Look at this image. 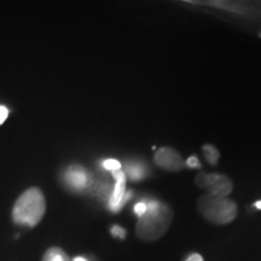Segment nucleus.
I'll list each match as a JSON object with an SVG mask.
<instances>
[{"label":"nucleus","instance_id":"obj_1","mask_svg":"<svg viewBox=\"0 0 261 261\" xmlns=\"http://www.w3.org/2000/svg\"><path fill=\"white\" fill-rule=\"evenodd\" d=\"M146 212L137 223V236L145 242L159 240L168 231L173 220V211L168 204L158 200H144Z\"/></svg>","mask_w":261,"mask_h":261},{"label":"nucleus","instance_id":"obj_2","mask_svg":"<svg viewBox=\"0 0 261 261\" xmlns=\"http://www.w3.org/2000/svg\"><path fill=\"white\" fill-rule=\"evenodd\" d=\"M46 211V201L40 189H27L16 201L12 219L22 226L34 227L40 223Z\"/></svg>","mask_w":261,"mask_h":261},{"label":"nucleus","instance_id":"obj_3","mask_svg":"<svg viewBox=\"0 0 261 261\" xmlns=\"http://www.w3.org/2000/svg\"><path fill=\"white\" fill-rule=\"evenodd\" d=\"M200 213L214 224H228L237 217V205L232 200L205 194L197 201Z\"/></svg>","mask_w":261,"mask_h":261},{"label":"nucleus","instance_id":"obj_4","mask_svg":"<svg viewBox=\"0 0 261 261\" xmlns=\"http://www.w3.org/2000/svg\"><path fill=\"white\" fill-rule=\"evenodd\" d=\"M195 182L198 188L204 189L208 195L219 196V197H226L233 189L230 178L217 173H198L195 178Z\"/></svg>","mask_w":261,"mask_h":261},{"label":"nucleus","instance_id":"obj_5","mask_svg":"<svg viewBox=\"0 0 261 261\" xmlns=\"http://www.w3.org/2000/svg\"><path fill=\"white\" fill-rule=\"evenodd\" d=\"M113 177L115 179V187H114L112 194H110L109 200H108V208L113 213H117L123 208L127 202L132 197L133 191L126 192V175L122 169L113 172Z\"/></svg>","mask_w":261,"mask_h":261},{"label":"nucleus","instance_id":"obj_6","mask_svg":"<svg viewBox=\"0 0 261 261\" xmlns=\"http://www.w3.org/2000/svg\"><path fill=\"white\" fill-rule=\"evenodd\" d=\"M154 160L156 165L166 171L179 172L185 167V161L179 152L171 148H161L155 152Z\"/></svg>","mask_w":261,"mask_h":261},{"label":"nucleus","instance_id":"obj_7","mask_svg":"<svg viewBox=\"0 0 261 261\" xmlns=\"http://www.w3.org/2000/svg\"><path fill=\"white\" fill-rule=\"evenodd\" d=\"M64 180L73 190H84L90 184V174L86 169L80 166H71L64 174Z\"/></svg>","mask_w":261,"mask_h":261},{"label":"nucleus","instance_id":"obj_8","mask_svg":"<svg viewBox=\"0 0 261 261\" xmlns=\"http://www.w3.org/2000/svg\"><path fill=\"white\" fill-rule=\"evenodd\" d=\"M125 175H127L128 179L133 181L143 180V179L146 178V175H148V171H146V167L143 163L130 161L126 163Z\"/></svg>","mask_w":261,"mask_h":261},{"label":"nucleus","instance_id":"obj_9","mask_svg":"<svg viewBox=\"0 0 261 261\" xmlns=\"http://www.w3.org/2000/svg\"><path fill=\"white\" fill-rule=\"evenodd\" d=\"M42 261H71L70 257L63 249L58 247H52L45 253Z\"/></svg>","mask_w":261,"mask_h":261},{"label":"nucleus","instance_id":"obj_10","mask_svg":"<svg viewBox=\"0 0 261 261\" xmlns=\"http://www.w3.org/2000/svg\"><path fill=\"white\" fill-rule=\"evenodd\" d=\"M202 150H203V155L205 160H207L208 163L212 166H215L218 163V161H219V150H218L215 146L211 145V144H205L203 145V148H202Z\"/></svg>","mask_w":261,"mask_h":261},{"label":"nucleus","instance_id":"obj_11","mask_svg":"<svg viewBox=\"0 0 261 261\" xmlns=\"http://www.w3.org/2000/svg\"><path fill=\"white\" fill-rule=\"evenodd\" d=\"M102 166H103V168L106 169V171H109L112 173L115 172V171H119V169H121V163H120L115 159L104 160Z\"/></svg>","mask_w":261,"mask_h":261},{"label":"nucleus","instance_id":"obj_12","mask_svg":"<svg viewBox=\"0 0 261 261\" xmlns=\"http://www.w3.org/2000/svg\"><path fill=\"white\" fill-rule=\"evenodd\" d=\"M133 212H135V214L138 218L143 217V215H144L145 212H146V203H145V201L143 200V201L138 202V203H136L135 204V208H133Z\"/></svg>","mask_w":261,"mask_h":261},{"label":"nucleus","instance_id":"obj_13","mask_svg":"<svg viewBox=\"0 0 261 261\" xmlns=\"http://www.w3.org/2000/svg\"><path fill=\"white\" fill-rule=\"evenodd\" d=\"M112 234L114 237L116 238H120V240H123V238L126 237V230L121 226H117V225H114L112 227Z\"/></svg>","mask_w":261,"mask_h":261},{"label":"nucleus","instance_id":"obj_14","mask_svg":"<svg viewBox=\"0 0 261 261\" xmlns=\"http://www.w3.org/2000/svg\"><path fill=\"white\" fill-rule=\"evenodd\" d=\"M185 166H188L189 168H201V163L200 160L197 159V156H190L185 162Z\"/></svg>","mask_w":261,"mask_h":261},{"label":"nucleus","instance_id":"obj_15","mask_svg":"<svg viewBox=\"0 0 261 261\" xmlns=\"http://www.w3.org/2000/svg\"><path fill=\"white\" fill-rule=\"evenodd\" d=\"M9 116V109L5 106H0V125H3Z\"/></svg>","mask_w":261,"mask_h":261},{"label":"nucleus","instance_id":"obj_16","mask_svg":"<svg viewBox=\"0 0 261 261\" xmlns=\"http://www.w3.org/2000/svg\"><path fill=\"white\" fill-rule=\"evenodd\" d=\"M185 261H203V257H202L200 254H191V255L188 256V259Z\"/></svg>","mask_w":261,"mask_h":261},{"label":"nucleus","instance_id":"obj_17","mask_svg":"<svg viewBox=\"0 0 261 261\" xmlns=\"http://www.w3.org/2000/svg\"><path fill=\"white\" fill-rule=\"evenodd\" d=\"M73 261H90L89 257H85V256H75Z\"/></svg>","mask_w":261,"mask_h":261},{"label":"nucleus","instance_id":"obj_18","mask_svg":"<svg viewBox=\"0 0 261 261\" xmlns=\"http://www.w3.org/2000/svg\"><path fill=\"white\" fill-rule=\"evenodd\" d=\"M254 207H255L256 210L261 211V200H260V201H257V202H255V203H254Z\"/></svg>","mask_w":261,"mask_h":261},{"label":"nucleus","instance_id":"obj_19","mask_svg":"<svg viewBox=\"0 0 261 261\" xmlns=\"http://www.w3.org/2000/svg\"><path fill=\"white\" fill-rule=\"evenodd\" d=\"M89 260H90V261H99V260H98V259H97V257H96V256H94V255H90V257H89Z\"/></svg>","mask_w":261,"mask_h":261},{"label":"nucleus","instance_id":"obj_20","mask_svg":"<svg viewBox=\"0 0 261 261\" xmlns=\"http://www.w3.org/2000/svg\"><path fill=\"white\" fill-rule=\"evenodd\" d=\"M260 37H261V34H260Z\"/></svg>","mask_w":261,"mask_h":261}]
</instances>
